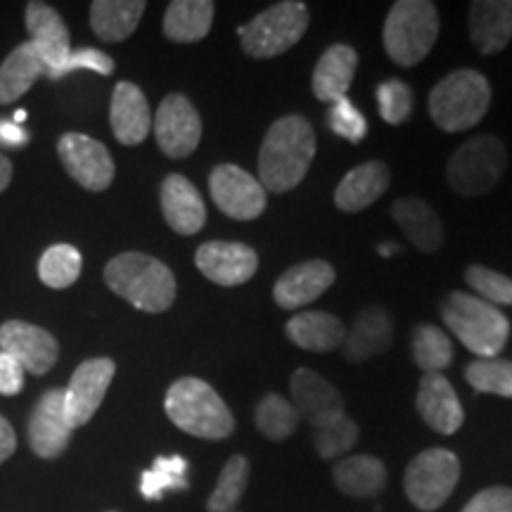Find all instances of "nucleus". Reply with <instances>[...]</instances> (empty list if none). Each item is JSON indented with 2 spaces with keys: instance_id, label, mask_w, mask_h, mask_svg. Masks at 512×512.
Wrapping results in <instances>:
<instances>
[{
  "instance_id": "f257e3e1",
  "label": "nucleus",
  "mask_w": 512,
  "mask_h": 512,
  "mask_svg": "<svg viewBox=\"0 0 512 512\" xmlns=\"http://www.w3.org/2000/svg\"><path fill=\"white\" fill-rule=\"evenodd\" d=\"M316 157V131L309 119L287 114L266 131L259 150V183L266 192L283 195L297 188Z\"/></svg>"
},
{
  "instance_id": "f03ea898",
  "label": "nucleus",
  "mask_w": 512,
  "mask_h": 512,
  "mask_svg": "<svg viewBox=\"0 0 512 512\" xmlns=\"http://www.w3.org/2000/svg\"><path fill=\"white\" fill-rule=\"evenodd\" d=\"M114 294L145 313H164L176 302V275L164 261L143 252H124L105 266Z\"/></svg>"
},
{
  "instance_id": "7ed1b4c3",
  "label": "nucleus",
  "mask_w": 512,
  "mask_h": 512,
  "mask_svg": "<svg viewBox=\"0 0 512 512\" xmlns=\"http://www.w3.org/2000/svg\"><path fill=\"white\" fill-rule=\"evenodd\" d=\"M164 411L178 430L190 437L219 441L235 432V418L226 401L200 377H181L171 384Z\"/></svg>"
},
{
  "instance_id": "20e7f679",
  "label": "nucleus",
  "mask_w": 512,
  "mask_h": 512,
  "mask_svg": "<svg viewBox=\"0 0 512 512\" xmlns=\"http://www.w3.org/2000/svg\"><path fill=\"white\" fill-rule=\"evenodd\" d=\"M441 320L460 344L479 358H496L510 337V320L475 294L451 292L441 302Z\"/></svg>"
},
{
  "instance_id": "39448f33",
  "label": "nucleus",
  "mask_w": 512,
  "mask_h": 512,
  "mask_svg": "<svg viewBox=\"0 0 512 512\" xmlns=\"http://www.w3.org/2000/svg\"><path fill=\"white\" fill-rule=\"evenodd\" d=\"M439 38V12L430 0H399L384 19L382 43L389 60L415 67L430 55Z\"/></svg>"
},
{
  "instance_id": "423d86ee",
  "label": "nucleus",
  "mask_w": 512,
  "mask_h": 512,
  "mask_svg": "<svg viewBox=\"0 0 512 512\" xmlns=\"http://www.w3.org/2000/svg\"><path fill=\"white\" fill-rule=\"evenodd\" d=\"M491 86L475 69H458L444 76L430 93L432 121L441 131L460 133L477 126L489 112Z\"/></svg>"
},
{
  "instance_id": "0eeeda50",
  "label": "nucleus",
  "mask_w": 512,
  "mask_h": 512,
  "mask_svg": "<svg viewBox=\"0 0 512 512\" xmlns=\"http://www.w3.org/2000/svg\"><path fill=\"white\" fill-rule=\"evenodd\" d=\"M306 29H309V8L297 0H283L259 12L252 22L238 29V34L245 55L254 60H271L297 46Z\"/></svg>"
},
{
  "instance_id": "6e6552de",
  "label": "nucleus",
  "mask_w": 512,
  "mask_h": 512,
  "mask_svg": "<svg viewBox=\"0 0 512 512\" xmlns=\"http://www.w3.org/2000/svg\"><path fill=\"white\" fill-rule=\"evenodd\" d=\"M508 152L496 136L470 138L453 152L446 166L448 185L460 197H479L494 190L501 181Z\"/></svg>"
},
{
  "instance_id": "1a4fd4ad",
  "label": "nucleus",
  "mask_w": 512,
  "mask_h": 512,
  "mask_svg": "<svg viewBox=\"0 0 512 512\" xmlns=\"http://www.w3.org/2000/svg\"><path fill=\"white\" fill-rule=\"evenodd\" d=\"M460 479V460L448 448H427L415 456L403 477V489L411 503L422 512L444 505L456 491Z\"/></svg>"
},
{
  "instance_id": "9d476101",
  "label": "nucleus",
  "mask_w": 512,
  "mask_h": 512,
  "mask_svg": "<svg viewBox=\"0 0 512 512\" xmlns=\"http://www.w3.org/2000/svg\"><path fill=\"white\" fill-rule=\"evenodd\" d=\"M209 192L216 207L235 221L259 219L266 211L268 192L264 185L235 164L214 166L209 174Z\"/></svg>"
},
{
  "instance_id": "9b49d317",
  "label": "nucleus",
  "mask_w": 512,
  "mask_h": 512,
  "mask_svg": "<svg viewBox=\"0 0 512 512\" xmlns=\"http://www.w3.org/2000/svg\"><path fill=\"white\" fill-rule=\"evenodd\" d=\"M155 138L159 150L171 159H185L197 150L202 140V119L195 105L183 93H171L157 107Z\"/></svg>"
},
{
  "instance_id": "f8f14e48",
  "label": "nucleus",
  "mask_w": 512,
  "mask_h": 512,
  "mask_svg": "<svg viewBox=\"0 0 512 512\" xmlns=\"http://www.w3.org/2000/svg\"><path fill=\"white\" fill-rule=\"evenodd\" d=\"M114 373H117V363L105 356L88 358L74 370L69 387L64 389V408H67V420L72 430L91 422L93 415L98 413Z\"/></svg>"
},
{
  "instance_id": "ddd939ff",
  "label": "nucleus",
  "mask_w": 512,
  "mask_h": 512,
  "mask_svg": "<svg viewBox=\"0 0 512 512\" xmlns=\"http://www.w3.org/2000/svg\"><path fill=\"white\" fill-rule=\"evenodd\" d=\"M64 169L81 188L91 192L107 190L114 181V159L105 145L83 133H64L57 143Z\"/></svg>"
},
{
  "instance_id": "4468645a",
  "label": "nucleus",
  "mask_w": 512,
  "mask_h": 512,
  "mask_svg": "<svg viewBox=\"0 0 512 512\" xmlns=\"http://www.w3.org/2000/svg\"><path fill=\"white\" fill-rule=\"evenodd\" d=\"M0 351L15 358L24 373L46 375L60 356L57 339L48 330L24 320H5L0 325Z\"/></svg>"
},
{
  "instance_id": "2eb2a0df",
  "label": "nucleus",
  "mask_w": 512,
  "mask_h": 512,
  "mask_svg": "<svg viewBox=\"0 0 512 512\" xmlns=\"http://www.w3.org/2000/svg\"><path fill=\"white\" fill-rule=\"evenodd\" d=\"M290 394L302 420L309 422L316 430L328 427L347 415L344 413V399L339 389L311 368L294 370L290 380Z\"/></svg>"
},
{
  "instance_id": "dca6fc26",
  "label": "nucleus",
  "mask_w": 512,
  "mask_h": 512,
  "mask_svg": "<svg viewBox=\"0 0 512 512\" xmlns=\"http://www.w3.org/2000/svg\"><path fill=\"white\" fill-rule=\"evenodd\" d=\"M195 264L204 278L221 287H238L254 278L259 256L245 242L211 240L197 249Z\"/></svg>"
},
{
  "instance_id": "f3484780",
  "label": "nucleus",
  "mask_w": 512,
  "mask_h": 512,
  "mask_svg": "<svg viewBox=\"0 0 512 512\" xmlns=\"http://www.w3.org/2000/svg\"><path fill=\"white\" fill-rule=\"evenodd\" d=\"M72 425L64 408V389H48L29 418V446L38 458H60L72 439Z\"/></svg>"
},
{
  "instance_id": "a211bd4d",
  "label": "nucleus",
  "mask_w": 512,
  "mask_h": 512,
  "mask_svg": "<svg viewBox=\"0 0 512 512\" xmlns=\"http://www.w3.org/2000/svg\"><path fill=\"white\" fill-rule=\"evenodd\" d=\"M335 283V268L323 259L302 261L275 280L273 299L280 309L297 311L316 302L320 294H325Z\"/></svg>"
},
{
  "instance_id": "6ab92c4d",
  "label": "nucleus",
  "mask_w": 512,
  "mask_h": 512,
  "mask_svg": "<svg viewBox=\"0 0 512 512\" xmlns=\"http://www.w3.org/2000/svg\"><path fill=\"white\" fill-rule=\"evenodd\" d=\"M415 408L427 427L439 434H456L465 422L463 406L453 384L441 373H425L420 377Z\"/></svg>"
},
{
  "instance_id": "aec40b11",
  "label": "nucleus",
  "mask_w": 512,
  "mask_h": 512,
  "mask_svg": "<svg viewBox=\"0 0 512 512\" xmlns=\"http://www.w3.org/2000/svg\"><path fill=\"white\" fill-rule=\"evenodd\" d=\"M24 19H27L31 43H34L43 57V64H46V74L55 72L57 67L67 62L69 53H72L69 29L60 17V12L46 3L31 0L27 12H24Z\"/></svg>"
},
{
  "instance_id": "412c9836",
  "label": "nucleus",
  "mask_w": 512,
  "mask_h": 512,
  "mask_svg": "<svg viewBox=\"0 0 512 512\" xmlns=\"http://www.w3.org/2000/svg\"><path fill=\"white\" fill-rule=\"evenodd\" d=\"M110 124L121 145H140L152 131V114L145 93L136 83L121 81L114 86L110 105Z\"/></svg>"
},
{
  "instance_id": "4be33fe9",
  "label": "nucleus",
  "mask_w": 512,
  "mask_h": 512,
  "mask_svg": "<svg viewBox=\"0 0 512 512\" xmlns=\"http://www.w3.org/2000/svg\"><path fill=\"white\" fill-rule=\"evenodd\" d=\"M159 200H162L166 223L178 235L200 233L204 223H207V207H204L202 195L181 174H171L164 178Z\"/></svg>"
},
{
  "instance_id": "5701e85b",
  "label": "nucleus",
  "mask_w": 512,
  "mask_h": 512,
  "mask_svg": "<svg viewBox=\"0 0 512 512\" xmlns=\"http://www.w3.org/2000/svg\"><path fill=\"white\" fill-rule=\"evenodd\" d=\"M470 38L482 55H496L512 41V0H475L470 5Z\"/></svg>"
},
{
  "instance_id": "b1692460",
  "label": "nucleus",
  "mask_w": 512,
  "mask_h": 512,
  "mask_svg": "<svg viewBox=\"0 0 512 512\" xmlns=\"http://www.w3.org/2000/svg\"><path fill=\"white\" fill-rule=\"evenodd\" d=\"M392 339L394 323L389 313L380 306H370V309L358 313L354 325L347 330L342 354L349 363H363L392 347Z\"/></svg>"
},
{
  "instance_id": "393cba45",
  "label": "nucleus",
  "mask_w": 512,
  "mask_h": 512,
  "mask_svg": "<svg viewBox=\"0 0 512 512\" xmlns=\"http://www.w3.org/2000/svg\"><path fill=\"white\" fill-rule=\"evenodd\" d=\"M389 188V169L387 164L363 162L354 166L347 176L342 178L335 190V204L344 214H356L380 200Z\"/></svg>"
},
{
  "instance_id": "a878e982",
  "label": "nucleus",
  "mask_w": 512,
  "mask_h": 512,
  "mask_svg": "<svg viewBox=\"0 0 512 512\" xmlns=\"http://www.w3.org/2000/svg\"><path fill=\"white\" fill-rule=\"evenodd\" d=\"M358 69V53L351 46H344V43H337V46H330L320 55V60L313 69L311 88L313 95L320 102H332L347 98L351 83H354Z\"/></svg>"
},
{
  "instance_id": "bb28decb",
  "label": "nucleus",
  "mask_w": 512,
  "mask_h": 512,
  "mask_svg": "<svg viewBox=\"0 0 512 512\" xmlns=\"http://www.w3.org/2000/svg\"><path fill=\"white\" fill-rule=\"evenodd\" d=\"M392 219L420 252L434 254L444 245V226H441L439 214L420 197L396 200L392 204Z\"/></svg>"
},
{
  "instance_id": "cd10ccee",
  "label": "nucleus",
  "mask_w": 512,
  "mask_h": 512,
  "mask_svg": "<svg viewBox=\"0 0 512 512\" xmlns=\"http://www.w3.org/2000/svg\"><path fill=\"white\" fill-rule=\"evenodd\" d=\"M285 335L299 349L313 354H328L342 347L347 328L337 316L328 311H302L287 320Z\"/></svg>"
},
{
  "instance_id": "c85d7f7f",
  "label": "nucleus",
  "mask_w": 512,
  "mask_h": 512,
  "mask_svg": "<svg viewBox=\"0 0 512 512\" xmlns=\"http://www.w3.org/2000/svg\"><path fill=\"white\" fill-rule=\"evenodd\" d=\"M43 74L46 64L34 43L27 41L17 46L0 64V105L17 102Z\"/></svg>"
},
{
  "instance_id": "c756f323",
  "label": "nucleus",
  "mask_w": 512,
  "mask_h": 512,
  "mask_svg": "<svg viewBox=\"0 0 512 512\" xmlns=\"http://www.w3.org/2000/svg\"><path fill=\"white\" fill-rule=\"evenodd\" d=\"M147 5L143 0H95L91 5V29L105 43H119L133 36Z\"/></svg>"
},
{
  "instance_id": "7c9ffc66",
  "label": "nucleus",
  "mask_w": 512,
  "mask_h": 512,
  "mask_svg": "<svg viewBox=\"0 0 512 512\" xmlns=\"http://www.w3.org/2000/svg\"><path fill=\"white\" fill-rule=\"evenodd\" d=\"M337 489L354 498H375L387 486V467L375 456H351L332 470Z\"/></svg>"
},
{
  "instance_id": "2f4dec72",
  "label": "nucleus",
  "mask_w": 512,
  "mask_h": 512,
  "mask_svg": "<svg viewBox=\"0 0 512 512\" xmlns=\"http://www.w3.org/2000/svg\"><path fill=\"white\" fill-rule=\"evenodd\" d=\"M214 3L209 0H174L164 12V36L176 43H197L214 24Z\"/></svg>"
},
{
  "instance_id": "473e14b6",
  "label": "nucleus",
  "mask_w": 512,
  "mask_h": 512,
  "mask_svg": "<svg viewBox=\"0 0 512 512\" xmlns=\"http://www.w3.org/2000/svg\"><path fill=\"white\" fill-rule=\"evenodd\" d=\"M254 420H256V430L264 434L266 439L285 441L299 430L302 415H299L297 408H294V403L287 401L285 396L271 392L259 401Z\"/></svg>"
},
{
  "instance_id": "72a5a7b5",
  "label": "nucleus",
  "mask_w": 512,
  "mask_h": 512,
  "mask_svg": "<svg viewBox=\"0 0 512 512\" xmlns=\"http://www.w3.org/2000/svg\"><path fill=\"white\" fill-rule=\"evenodd\" d=\"M413 358L422 373H441L453 361V342L437 325H418L413 330Z\"/></svg>"
},
{
  "instance_id": "f704fd0d",
  "label": "nucleus",
  "mask_w": 512,
  "mask_h": 512,
  "mask_svg": "<svg viewBox=\"0 0 512 512\" xmlns=\"http://www.w3.org/2000/svg\"><path fill=\"white\" fill-rule=\"evenodd\" d=\"M188 489V460L181 456L157 458L150 470L140 477V494L147 501H159L166 491Z\"/></svg>"
},
{
  "instance_id": "c9c22d12",
  "label": "nucleus",
  "mask_w": 512,
  "mask_h": 512,
  "mask_svg": "<svg viewBox=\"0 0 512 512\" xmlns=\"http://www.w3.org/2000/svg\"><path fill=\"white\" fill-rule=\"evenodd\" d=\"M81 252L72 245H53L38 261V278L53 290L72 287L81 275Z\"/></svg>"
},
{
  "instance_id": "e433bc0d",
  "label": "nucleus",
  "mask_w": 512,
  "mask_h": 512,
  "mask_svg": "<svg viewBox=\"0 0 512 512\" xmlns=\"http://www.w3.org/2000/svg\"><path fill=\"white\" fill-rule=\"evenodd\" d=\"M249 482V460L245 456H233L223 465L219 482L211 491L207 510L209 512H233L240 503Z\"/></svg>"
},
{
  "instance_id": "4c0bfd02",
  "label": "nucleus",
  "mask_w": 512,
  "mask_h": 512,
  "mask_svg": "<svg viewBox=\"0 0 512 512\" xmlns=\"http://www.w3.org/2000/svg\"><path fill=\"white\" fill-rule=\"evenodd\" d=\"M465 380L475 392L512 399V361L505 358H477L467 366Z\"/></svg>"
},
{
  "instance_id": "58836bf2",
  "label": "nucleus",
  "mask_w": 512,
  "mask_h": 512,
  "mask_svg": "<svg viewBox=\"0 0 512 512\" xmlns=\"http://www.w3.org/2000/svg\"><path fill=\"white\" fill-rule=\"evenodd\" d=\"M377 112L384 124L401 126L413 112V91L408 83L387 79L377 86Z\"/></svg>"
},
{
  "instance_id": "ea45409f",
  "label": "nucleus",
  "mask_w": 512,
  "mask_h": 512,
  "mask_svg": "<svg viewBox=\"0 0 512 512\" xmlns=\"http://www.w3.org/2000/svg\"><path fill=\"white\" fill-rule=\"evenodd\" d=\"M465 280L477 292L475 297L484 299L486 304L496 306V309L498 306H512V280L508 275L475 264L465 271Z\"/></svg>"
},
{
  "instance_id": "a19ab883",
  "label": "nucleus",
  "mask_w": 512,
  "mask_h": 512,
  "mask_svg": "<svg viewBox=\"0 0 512 512\" xmlns=\"http://www.w3.org/2000/svg\"><path fill=\"white\" fill-rule=\"evenodd\" d=\"M358 425L351 418L344 415L342 420L332 422L328 427H320L316 430V451L323 460H335L344 453L351 451L358 441Z\"/></svg>"
},
{
  "instance_id": "79ce46f5",
  "label": "nucleus",
  "mask_w": 512,
  "mask_h": 512,
  "mask_svg": "<svg viewBox=\"0 0 512 512\" xmlns=\"http://www.w3.org/2000/svg\"><path fill=\"white\" fill-rule=\"evenodd\" d=\"M328 126L332 128V133H337L339 138L349 140L354 145L368 136V119L363 117V112L349 98L332 102L328 112Z\"/></svg>"
},
{
  "instance_id": "37998d69",
  "label": "nucleus",
  "mask_w": 512,
  "mask_h": 512,
  "mask_svg": "<svg viewBox=\"0 0 512 512\" xmlns=\"http://www.w3.org/2000/svg\"><path fill=\"white\" fill-rule=\"evenodd\" d=\"M79 69H91V72L110 76L114 72V60L107 53H102V50L79 48L69 53L67 62H64L62 67H57L55 72H50L46 76L50 81H57V79H64L69 72H79Z\"/></svg>"
},
{
  "instance_id": "c03bdc74",
  "label": "nucleus",
  "mask_w": 512,
  "mask_h": 512,
  "mask_svg": "<svg viewBox=\"0 0 512 512\" xmlns=\"http://www.w3.org/2000/svg\"><path fill=\"white\" fill-rule=\"evenodd\" d=\"M460 512H512V489L508 486H489L470 498Z\"/></svg>"
},
{
  "instance_id": "a18cd8bd",
  "label": "nucleus",
  "mask_w": 512,
  "mask_h": 512,
  "mask_svg": "<svg viewBox=\"0 0 512 512\" xmlns=\"http://www.w3.org/2000/svg\"><path fill=\"white\" fill-rule=\"evenodd\" d=\"M24 387V370L15 358L0 351V394L15 396Z\"/></svg>"
},
{
  "instance_id": "49530a36",
  "label": "nucleus",
  "mask_w": 512,
  "mask_h": 512,
  "mask_svg": "<svg viewBox=\"0 0 512 512\" xmlns=\"http://www.w3.org/2000/svg\"><path fill=\"white\" fill-rule=\"evenodd\" d=\"M27 131H24L19 124H12V121H0V143L10 147H22L27 145Z\"/></svg>"
},
{
  "instance_id": "de8ad7c7",
  "label": "nucleus",
  "mask_w": 512,
  "mask_h": 512,
  "mask_svg": "<svg viewBox=\"0 0 512 512\" xmlns=\"http://www.w3.org/2000/svg\"><path fill=\"white\" fill-rule=\"evenodd\" d=\"M17 448V437H15V430H12V425L8 420L0 415V465L8 460L12 453H15Z\"/></svg>"
},
{
  "instance_id": "09e8293b",
  "label": "nucleus",
  "mask_w": 512,
  "mask_h": 512,
  "mask_svg": "<svg viewBox=\"0 0 512 512\" xmlns=\"http://www.w3.org/2000/svg\"><path fill=\"white\" fill-rule=\"evenodd\" d=\"M12 181V162L5 155H0V192L8 188Z\"/></svg>"
},
{
  "instance_id": "8fccbe9b",
  "label": "nucleus",
  "mask_w": 512,
  "mask_h": 512,
  "mask_svg": "<svg viewBox=\"0 0 512 512\" xmlns=\"http://www.w3.org/2000/svg\"><path fill=\"white\" fill-rule=\"evenodd\" d=\"M377 252H380L382 256H392L396 252V247L394 245H380V247H377Z\"/></svg>"
},
{
  "instance_id": "3c124183",
  "label": "nucleus",
  "mask_w": 512,
  "mask_h": 512,
  "mask_svg": "<svg viewBox=\"0 0 512 512\" xmlns=\"http://www.w3.org/2000/svg\"><path fill=\"white\" fill-rule=\"evenodd\" d=\"M27 119V112H22V110H17L15 112V124H22V121Z\"/></svg>"
},
{
  "instance_id": "603ef678",
  "label": "nucleus",
  "mask_w": 512,
  "mask_h": 512,
  "mask_svg": "<svg viewBox=\"0 0 512 512\" xmlns=\"http://www.w3.org/2000/svg\"><path fill=\"white\" fill-rule=\"evenodd\" d=\"M233 512H238V510H233Z\"/></svg>"
}]
</instances>
